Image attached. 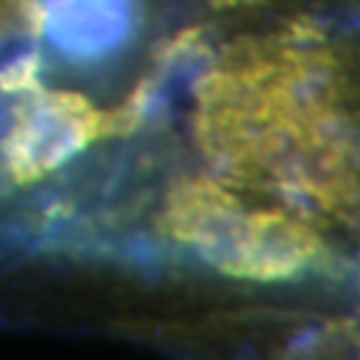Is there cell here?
I'll use <instances>...</instances> for the list:
<instances>
[{
    "label": "cell",
    "mask_w": 360,
    "mask_h": 360,
    "mask_svg": "<svg viewBox=\"0 0 360 360\" xmlns=\"http://www.w3.org/2000/svg\"><path fill=\"white\" fill-rule=\"evenodd\" d=\"M99 139V112L75 91H32L19 96L3 160L16 184H30Z\"/></svg>",
    "instance_id": "cell-1"
},
{
    "label": "cell",
    "mask_w": 360,
    "mask_h": 360,
    "mask_svg": "<svg viewBox=\"0 0 360 360\" xmlns=\"http://www.w3.org/2000/svg\"><path fill=\"white\" fill-rule=\"evenodd\" d=\"M40 89V56L38 51H19L11 62L0 67V94L27 96Z\"/></svg>",
    "instance_id": "cell-4"
},
{
    "label": "cell",
    "mask_w": 360,
    "mask_h": 360,
    "mask_svg": "<svg viewBox=\"0 0 360 360\" xmlns=\"http://www.w3.org/2000/svg\"><path fill=\"white\" fill-rule=\"evenodd\" d=\"M43 30L72 53L117 46L129 32V6L123 0H43Z\"/></svg>",
    "instance_id": "cell-2"
},
{
    "label": "cell",
    "mask_w": 360,
    "mask_h": 360,
    "mask_svg": "<svg viewBox=\"0 0 360 360\" xmlns=\"http://www.w3.org/2000/svg\"><path fill=\"white\" fill-rule=\"evenodd\" d=\"M150 99H153V83L144 80L139 91H134L120 107L99 112V136H131L147 115Z\"/></svg>",
    "instance_id": "cell-3"
}]
</instances>
